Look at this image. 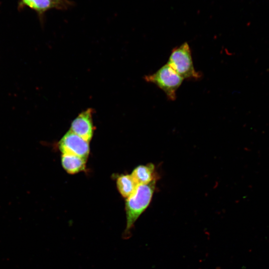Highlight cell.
Returning <instances> with one entry per match:
<instances>
[{
  "label": "cell",
  "instance_id": "obj_10",
  "mask_svg": "<svg viewBox=\"0 0 269 269\" xmlns=\"http://www.w3.org/2000/svg\"><path fill=\"white\" fill-rule=\"evenodd\" d=\"M62 6L63 10L67 9L73 5V2L70 0H51Z\"/></svg>",
  "mask_w": 269,
  "mask_h": 269
},
{
  "label": "cell",
  "instance_id": "obj_3",
  "mask_svg": "<svg viewBox=\"0 0 269 269\" xmlns=\"http://www.w3.org/2000/svg\"><path fill=\"white\" fill-rule=\"evenodd\" d=\"M144 79L155 84L171 101L175 100L176 91L184 80L167 63L153 74L145 76Z\"/></svg>",
  "mask_w": 269,
  "mask_h": 269
},
{
  "label": "cell",
  "instance_id": "obj_6",
  "mask_svg": "<svg viewBox=\"0 0 269 269\" xmlns=\"http://www.w3.org/2000/svg\"><path fill=\"white\" fill-rule=\"evenodd\" d=\"M18 6L19 8L27 6L31 8L37 12L40 18H42L44 14L51 9L63 10L61 5L51 0H20Z\"/></svg>",
  "mask_w": 269,
  "mask_h": 269
},
{
  "label": "cell",
  "instance_id": "obj_9",
  "mask_svg": "<svg viewBox=\"0 0 269 269\" xmlns=\"http://www.w3.org/2000/svg\"><path fill=\"white\" fill-rule=\"evenodd\" d=\"M118 189L125 198H128L135 190L137 185L131 175L124 174L119 176L117 179Z\"/></svg>",
  "mask_w": 269,
  "mask_h": 269
},
{
  "label": "cell",
  "instance_id": "obj_4",
  "mask_svg": "<svg viewBox=\"0 0 269 269\" xmlns=\"http://www.w3.org/2000/svg\"><path fill=\"white\" fill-rule=\"evenodd\" d=\"M58 146L62 154L74 155L87 159L90 152L89 142L70 130L60 140Z\"/></svg>",
  "mask_w": 269,
  "mask_h": 269
},
{
  "label": "cell",
  "instance_id": "obj_5",
  "mask_svg": "<svg viewBox=\"0 0 269 269\" xmlns=\"http://www.w3.org/2000/svg\"><path fill=\"white\" fill-rule=\"evenodd\" d=\"M93 110L89 108L81 112L72 121L70 130L87 142L90 141L93 134L92 122Z\"/></svg>",
  "mask_w": 269,
  "mask_h": 269
},
{
  "label": "cell",
  "instance_id": "obj_2",
  "mask_svg": "<svg viewBox=\"0 0 269 269\" xmlns=\"http://www.w3.org/2000/svg\"><path fill=\"white\" fill-rule=\"evenodd\" d=\"M167 64L183 79L201 77L194 67L191 50L186 42L172 50Z\"/></svg>",
  "mask_w": 269,
  "mask_h": 269
},
{
  "label": "cell",
  "instance_id": "obj_7",
  "mask_svg": "<svg viewBox=\"0 0 269 269\" xmlns=\"http://www.w3.org/2000/svg\"><path fill=\"white\" fill-rule=\"evenodd\" d=\"M154 170V165L150 163L137 166L131 175L137 185L146 184L156 179Z\"/></svg>",
  "mask_w": 269,
  "mask_h": 269
},
{
  "label": "cell",
  "instance_id": "obj_1",
  "mask_svg": "<svg viewBox=\"0 0 269 269\" xmlns=\"http://www.w3.org/2000/svg\"><path fill=\"white\" fill-rule=\"evenodd\" d=\"M156 179L146 184L138 185L133 193L127 198V224L125 234L128 235L134 223L149 205L155 187Z\"/></svg>",
  "mask_w": 269,
  "mask_h": 269
},
{
  "label": "cell",
  "instance_id": "obj_8",
  "mask_svg": "<svg viewBox=\"0 0 269 269\" xmlns=\"http://www.w3.org/2000/svg\"><path fill=\"white\" fill-rule=\"evenodd\" d=\"M87 159L68 154H62L61 163L64 169L69 174L77 173L86 168Z\"/></svg>",
  "mask_w": 269,
  "mask_h": 269
}]
</instances>
